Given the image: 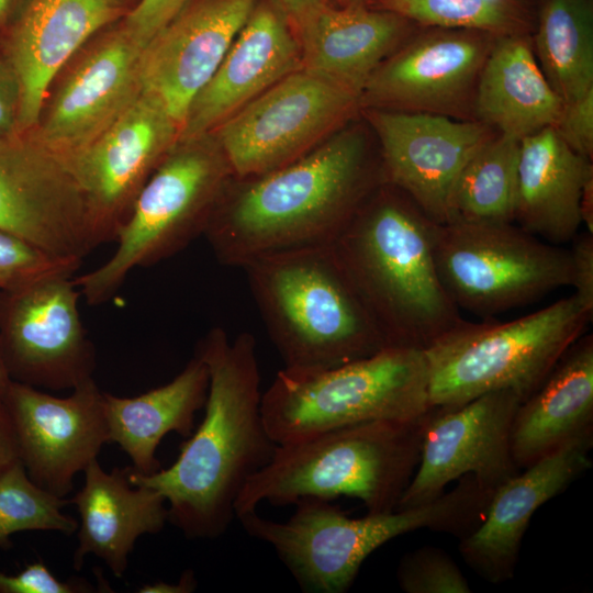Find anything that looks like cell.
<instances>
[{"label":"cell","mask_w":593,"mask_h":593,"mask_svg":"<svg viewBox=\"0 0 593 593\" xmlns=\"http://www.w3.org/2000/svg\"><path fill=\"white\" fill-rule=\"evenodd\" d=\"M195 355L205 363L204 416L180 446L176 461L152 474L130 467L132 484L158 491L168 521L189 539L221 537L236 518L234 504L247 481L271 460L277 444L261 414L256 340L248 332L231 338L211 328Z\"/></svg>","instance_id":"cell-1"},{"label":"cell","mask_w":593,"mask_h":593,"mask_svg":"<svg viewBox=\"0 0 593 593\" xmlns=\"http://www.w3.org/2000/svg\"><path fill=\"white\" fill-rule=\"evenodd\" d=\"M383 182L362 135L339 130L282 167L233 176L203 235L221 264L240 268L267 255L332 245Z\"/></svg>","instance_id":"cell-2"},{"label":"cell","mask_w":593,"mask_h":593,"mask_svg":"<svg viewBox=\"0 0 593 593\" xmlns=\"http://www.w3.org/2000/svg\"><path fill=\"white\" fill-rule=\"evenodd\" d=\"M435 224L383 182L332 244L388 346L424 350L462 321L437 270Z\"/></svg>","instance_id":"cell-3"},{"label":"cell","mask_w":593,"mask_h":593,"mask_svg":"<svg viewBox=\"0 0 593 593\" xmlns=\"http://www.w3.org/2000/svg\"><path fill=\"white\" fill-rule=\"evenodd\" d=\"M243 269L284 370L320 372L389 347L332 245L267 255Z\"/></svg>","instance_id":"cell-4"},{"label":"cell","mask_w":593,"mask_h":593,"mask_svg":"<svg viewBox=\"0 0 593 593\" xmlns=\"http://www.w3.org/2000/svg\"><path fill=\"white\" fill-rule=\"evenodd\" d=\"M434 407L415 421H367L277 445L235 501L236 518L265 502L293 505L303 497H355L367 513L396 510L417 468Z\"/></svg>","instance_id":"cell-5"},{"label":"cell","mask_w":593,"mask_h":593,"mask_svg":"<svg viewBox=\"0 0 593 593\" xmlns=\"http://www.w3.org/2000/svg\"><path fill=\"white\" fill-rule=\"evenodd\" d=\"M572 294L507 322L461 321L424 349L432 406L512 390L525 400L592 321Z\"/></svg>","instance_id":"cell-6"},{"label":"cell","mask_w":593,"mask_h":593,"mask_svg":"<svg viewBox=\"0 0 593 593\" xmlns=\"http://www.w3.org/2000/svg\"><path fill=\"white\" fill-rule=\"evenodd\" d=\"M433 407L424 350L398 346L320 372L281 369L261 398L277 445L367 421H415Z\"/></svg>","instance_id":"cell-7"},{"label":"cell","mask_w":593,"mask_h":593,"mask_svg":"<svg viewBox=\"0 0 593 593\" xmlns=\"http://www.w3.org/2000/svg\"><path fill=\"white\" fill-rule=\"evenodd\" d=\"M178 142L139 190L120 230L114 254L74 278L87 302H107L136 267L166 259L203 235L234 176L215 138Z\"/></svg>","instance_id":"cell-8"},{"label":"cell","mask_w":593,"mask_h":593,"mask_svg":"<svg viewBox=\"0 0 593 593\" xmlns=\"http://www.w3.org/2000/svg\"><path fill=\"white\" fill-rule=\"evenodd\" d=\"M439 277L458 306L491 318L571 286L570 250L512 223L435 224Z\"/></svg>","instance_id":"cell-9"},{"label":"cell","mask_w":593,"mask_h":593,"mask_svg":"<svg viewBox=\"0 0 593 593\" xmlns=\"http://www.w3.org/2000/svg\"><path fill=\"white\" fill-rule=\"evenodd\" d=\"M284 522L256 511L239 516L244 530L270 545L304 592L344 593L363 561L391 539L436 526L434 505L349 517L332 501L303 497Z\"/></svg>","instance_id":"cell-10"},{"label":"cell","mask_w":593,"mask_h":593,"mask_svg":"<svg viewBox=\"0 0 593 593\" xmlns=\"http://www.w3.org/2000/svg\"><path fill=\"white\" fill-rule=\"evenodd\" d=\"M359 108L358 94L299 68L224 121L215 139L234 177L259 176L312 150Z\"/></svg>","instance_id":"cell-11"},{"label":"cell","mask_w":593,"mask_h":593,"mask_svg":"<svg viewBox=\"0 0 593 593\" xmlns=\"http://www.w3.org/2000/svg\"><path fill=\"white\" fill-rule=\"evenodd\" d=\"M180 131L164 103L142 90L98 136L60 159L83 194L96 247L116 239L147 175Z\"/></svg>","instance_id":"cell-12"},{"label":"cell","mask_w":593,"mask_h":593,"mask_svg":"<svg viewBox=\"0 0 593 593\" xmlns=\"http://www.w3.org/2000/svg\"><path fill=\"white\" fill-rule=\"evenodd\" d=\"M80 294L69 275L0 292V349L12 381L57 391L92 378L96 353Z\"/></svg>","instance_id":"cell-13"},{"label":"cell","mask_w":593,"mask_h":593,"mask_svg":"<svg viewBox=\"0 0 593 593\" xmlns=\"http://www.w3.org/2000/svg\"><path fill=\"white\" fill-rule=\"evenodd\" d=\"M523 401L515 391L500 390L457 406H435L424 429L417 468L398 508L432 502L447 484L467 474L494 492L518 473L511 434Z\"/></svg>","instance_id":"cell-14"},{"label":"cell","mask_w":593,"mask_h":593,"mask_svg":"<svg viewBox=\"0 0 593 593\" xmlns=\"http://www.w3.org/2000/svg\"><path fill=\"white\" fill-rule=\"evenodd\" d=\"M0 230L60 257L96 247L81 190L31 131L0 135Z\"/></svg>","instance_id":"cell-15"},{"label":"cell","mask_w":593,"mask_h":593,"mask_svg":"<svg viewBox=\"0 0 593 593\" xmlns=\"http://www.w3.org/2000/svg\"><path fill=\"white\" fill-rule=\"evenodd\" d=\"M402 43L371 74L360 108L460 116L496 35L435 29Z\"/></svg>","instance_id":"cell-16"},{"label":"cell","mask_w":593,"mask_h":593,"mask_svg":"<svg viewBox=\"0 0 593 593\" xmlns=\"http://www.w3.org/2000/svg\"><path fill=\"white\" fill-rule=\"evenodd\" d=\"M104 392L93 378L57 398L11 381L2 394L15 430L20 461L29 478L65 497L74 478L98 459L109 443Z\"/></svg>","instance_id":"cell-17"},{"label":"cell","mask_w":593,"mask_h":593,"mask_svg":"<svg viewBox=\"0 0 593 593\" xmlns=\"http://www.w3.org/2000/svg\"><path fill=\"white\" fill-rule=\"evenodd\" d=\"M365 110L380 143L384 181L404 192L432 221L445 223L457 177L497 132L478 120Z\"/></svg>","instance_id":"cell-18"},{"label":"cell","mask_w":593,"mask_h":593,"mask_svg":"<svg viewBox=\"0 0 593 593\" xmlns=\"http://www.w3.org/2000/svg\"><path fill=\"white\" fill-rule=\"evenodd\" d=\"M258 1L190 0L145 46L142 90L155 94L180 127Z\"/></svg>","instance_id":"cell-19"},{"label":"cell","mask_w":593,"mask_h":593,"mask_svg":"<svg viewBox=\"0 0 593 593\" xmlns=\"http://www.w3.org/2000/svg\"><path fill=\"white\" fill-rule=\"evenodd\" d=\"M144 47L122 25L77 65L31 131L59 159L87 145L138 97Z\"/></svg>","instance_id":"cell-20"},{"label":"cell","mask_w":593,"mask_h":593,"mask_svg":"<svg viewBox=\"0 0 593 593\" xmlns=\"http://www.w3.org/2000/svg\"><path fill=\"white\" fill-rule=\"evenodd\" d=\"M299 68L300 47L290 18L272 0H259L211 79L192 100L179 142L209 135Z\"/></svg>","instance_id":"cell-21"},{"label":"cell","mask_w":593,"mask_h":593,"mask_svg":"<svg viewBox=\"0 0 593 593\" xmlns=\"http://www.w3.org/2000/svg\"><path fill=\"white\" fill-rule=\"evenodd\" d=\"M123 11V0H27L2 45L20 89L15 133L37 125L54 77L92 34Z\"/></svg>","instance_id":"cell-22"},{"label":"cell","mask_w":593,"mask_h":593,"mask_svg":"<svg viewBox=\"0 0 593 593\" xmlns=\"http://www.w3.org/2000/svg\"><path fill=\"white\" fill-rule=\"evenodd\" d=\"M592 444L593 437L566 444L494 490L482 522L459 544L474 572L491 583L513 578L533 515L591 468Z\"/></svg>","instance_id":"cell-23"},{"label":"cell","mask_w":593,"mask_h":593,"mask_svg":"<svg viewBox=\"0 0 593 593\" xmlns=\"http://www.w3.org/2000/svg\"><path fill=\"white\" fill-rule=\"evenodd\" d=\"M291 23L301 68L360 98L371 74L403 43L411 22L377 8L324 1Z\"/></svg>","instance_id":"cell-24"},{"label":"cell","mask_w":593,"mask_h":593,"mask_svg":"<svg viewBox=\"0 0 593 593\" xmlns=\"http://www.w3.org/2000/svg\"><path fill=\"white\" fill-rule=\"evenodd\" d=\"M83 472V485L69 500L80 517L72 566L80 570L86 556L94 555L122 578L136 540L168 522L166 500L149 486L132 484L130 467L107 472L96 459Z\"/></svg>","instance_id":"cell-25"},{"label":"cell","mask_w":593,"mask_h":593,"mask_svg":"<svg viewBox=\"0 0 593 593\" xmlns=\"http://www.w3.org/2000/svg\"><path fill=\"white\" fill-rule=\"evenodd\" d=\"M593 179L590 159L552 126L521 139L514 222L553 245L571 242L582 225L580 203Z\"/></svg>","instance_id":"cell-26"},{"label":"cell","mask_w":593,"mask_h":593,"mask_svg":"<svg viewBox=\"0 0 593 593\" xmlns=\"http://www.w3.org/2000/svg\"><path fill=\"white\" fill-rule=\"evenodd\" d=\"M593 437V336L579 337L518 406L511 434L524 469L577 439Z\"/></svg>","instance_id":"cell-27"},{"label":"cell","mask_w":593,"mask_h":593,"mask_svg":"<svg viewBox=\"0 0 593 593\" xmlns=\"http://www.w3.org/2000/svg\"><path fill=\"white\" fill-rule=\"evenodd\" d=\"M562 101L524 34L496 36L475 86L472 110L495 132L522 139L553 126Z\"/></svg>","instance_id":"cell-28"},{"label":"cell","mask_w":593,"mask_h":593,"mask_svg":"<svg viewBox=\"0 0 593 593\" xmlns=\"http://www.w3.org/2000/svg\"><path fill=\"white\" fill-rule=\"evenodd\" d=\"M209 372L194 354L170 382L134 398L104 392L109 443L118 444L142 474L158 471L156 450L163 437L175 432L187 438L194 430L195 413L204 407Z\"/></svg>","instance_id":"cell-29"},{"label":"cell","mask_w":593,"mask_h":593,"mask_svg":"<svg viewBox=\"0 0 593 593\" xmlns=\"http://www.w3.org/2000/svg\"><path fill=\"white\" fill-rule=\"evenodd\" d=\"M562 103L593 89V10L589 0H546L533 45Z\"/></svg>","instance_id":"cell-30"},{"label":"cell","mask_w":593,"mask_h":593,"mask_svg":"<svg viewBox=\"0 0 593 593\" xmlns=\"http://www.w3.org/2000/svg\"><path fill=\"white\" fill-rule=\"evenodd\" d=\"M521 139L496 133L457 177L447 208V222H514Z\"/></svg>","instance_id":"cell-31"},{"label":"cell","mask_w":593,"mask_h":593,"mask_svg":"<svg viewBox=\"0 0 593 593\" xmlns=\"http://www.w3.org/2000/svg\"><path fill=\"white\" fill-rule=\"evenodd\" d=\"M377 9L435 29L493 35L524 34L527 19L516 0H378Z\"/></svg>","instance_id":"cell-32"},{"label":"cell","mask_w":593,"mask_h":593,"mask_svg":"<svg viewBox=\"0 0 593 593\" xmlns=\"http://www.w3.org/2000/svg\"><path fill=\"white\" fill-rule=\"evenodd\" d=\"M69 503L36 485L16 462L0 475V548L10 547V537L25 530L72 535L79 523L61 512Z\"/></svg>","instance_id":"cell-33"},{"label":"cell","mask_w":593,"mask_h":593,"mask_svg":"<svg viewBox=\"0 0 593 593\" xmlns=\"http://www.w3.org/2000/svg\"><path fill=\"white\" fill-rule=\"evenodd\" d=\"M82 259L60 257L0 230V292L10 291L46 277L69 275Z\"/></svg>","instance_id":"cell-34"},{"label":"cell","mask_w":593,"mask_h":593,"mask_svg":"<svg viewBox=\"0 0 593 593\" xmlns=\"http://www.w3.org/2000/svg\"><path fill=\"white\" fill-rule=\"evenodd\" d=\"M396 581L406 593H469L470 585L445 550L425 546L405 553L396 569Z\"/></svg>","instance_id":"cell-35"},{"label":"cell","mask_w":593,"mask_h":593,"mask_svg":"<svg viewBox=\"0 0 593 593\" xmlns=\"http://www.w3.org/2000/svg\"><path fill=\"white\" fill-rule=\"evenodd\" d=\"M93 586L81 578L63 581L46 564L37 560L22 571L9 575L0 571V593H87Z\"/></svg>","instance_id":"cell-36"},{"label":"cell","mask_w":593,"mask_h":593,"mask_svg":"<svg viewBox=\"0 0 593 593\" xmlns=\"http://www.w3.org/2000/svg\"><path fill=\"white\" fill-rule=\"evenodd\" d=\"M552 127L570 148L592 160L593 89L579 99L563 103Z\"/></svg>","instance_id":"cell-37"},{"label":"cell","mask_w":593,"mask_h":593,"mask_svg":"<svg viewBox=\"0 0 593 593\" xmlns=\"http://www.w3.org/2000/svg\"><path fill=\"white\" fill-rule=\"evenodd\" d=\"M190 0H139L127 12L123 26L145 48L150 40Z\"/></svg>","instance_id":"cell-38"},{"label":"cell","mask_w":593,"mask_h":593,"mask_svg":"<svg viewBox=\"0 0 593 593\" xmlns=\"http://www.w3.org/2000/svg\"><path fill=\"white\" fill-rule=\"evenodd\" d=\"M571 242L573 295L593 315V234L578 233Z\"/></svg>","instance_id":"cell-39"},{"label":"cell","mask_w":593,"mask_h":593,"mask_svg":"<svg viewBox=\"0 0 593 593\" xmlns=\"http://www.w3.org/2000/svg\"><path fill=\"white\" fill-rule=\"evenodd\" d=\"M19 105L16 76L3 53H0V135L15 133Z\"/></svg>","instance_id":"cell-40"},{"label":"cell","mask_w":593,"mask_h":593,"mask_svg":"<svg viewBox=\"0 0 593 593\" xmlns=\"http://www.w3.org/2000/svg\"><path fill=\"white\" fill-rule=\"evenodd\" d=\"M19 461L14 426L3 396L0 394V475Z\"/></svg>","instance_id":"cell-41"},{"label":"cell","mask_w":593,"mask_h":593,"mask_svg":"<svg viewBox=\"0 0 593 593\" xmlns=\"http://www.w3.org/2000/svg\"><path fill=\"white\" fill-rule=\"evenodd\" d=\"M197 588V580L191 570H187L181 574L177 583H167L157 581L152 584L143 585L138 592L141 593H190Z\"/></svg>","instance_id":"cell-42"},{"label":"cell","mask_w":593,"mask_h":593,"mask_svg":"<svg viewBox=\"0 0 593 593\" xmlns=\"http://www.w3.org/2000/svg\"><path fill=\"white\" fill-rule=\"evenodd\" d=\"M27 0H0V31L5 32L16 21Z\"/></svg>","instance_id":"cell-43"},{"label":"cell","mask_w":593,"mask_h":593,"mask_svg":"<svg viewBox=\"0 0 593 593\" xmlns=\"http://www.w3.org/2000/svg\"><path fill=\"white\" fill-rule=\"evenodd\" d=\"M288 14L291 22L298 20L307 11L327 0H272Z\"/></svg>","instance_id":"cell-44"},{"label":"cell","mask_w":593,"mask_h":593,"mask_svg":"<svg viewBox=\"0 0 593 593\" xmlns=\"http://www.w3.org/2000/svg\"><path fill=\"white\" fill-rule=\"evenodd\" d=\"M581 222L586 226V232L593 234V179L583 190L580 203Z\"/></svg>","instance_id":"cell-45"},{"label":"cell","mask_w":593,"mask_h":593,"mask_svg":"<svg viewBox=\"0 0 593 593\" xmlns=\"http://www.w3.org/2000/svg\"><path fill=\"white\" fill-rule=\"evenodd\" d=\"M11 381L12 380L7 370L5 363L2 358L1 349H0V394H3L5 392Z\"/></svg>","instance_id":"cell-46"},{"label":"cell","mask_w":593,"mask_h":593,"mask_svg":"<svg viewBox=\"0 0 593 593\" xmlns=\"http://www.w3.org/2000/svg\"><path fill=\"white\" fill-rule=\"evenodd\" d=\"M334 1H337L339 5H358V4L365 5V2L367 0H334Z\"/></svg>","instance_id":"cell-47"},{"label":"cell","mask_w":593,"mask_h":593,"mask_svg":"<svg viewBox=\"0 0 593 593\" xmlns=\"http://www.w3.org/2000/svg\"><path fill=\"white\" fill-rule=\"evenodd\" d=\"M0 36L3 38V34L1 33V31H0Z\"/></svg>","instance_id":"cell-48"},{"label":"cell","mask_w":593,"mask_h":593,"mask_svg":"<svg viewBox=\"0 0 593 593\" xmlns=\"http://www.w3.org/2000/svg\"><path fill=\"white\" fill-rule=\"evenodd\" d=\"M328 2H332V0H327Z\"/></svg>","instance_id":"cell-49"}]
</instances>
